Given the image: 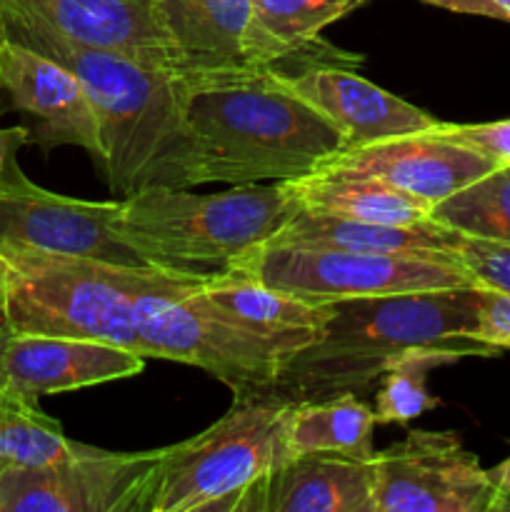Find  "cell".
I'll return each instance as SVG.
<instances>
[{"mask_svg":"<svg viewBox=\"0 0 510 512\" xmlns=\"http://www.w3.org/2000/svg\"><path fill=\"white\" fill-rule=\"evenodd\" d=\"M173 75L198 143L200 185L295 180L348 148L345 135L273 65L183 68Z\"/></svg>","mask_w":510,"mask_h":512,"instance_id":"cell-1","label":"cell"},{"mask_svg":"<svg viewBox=\"0 0 510 512\" xmlns=\"http://www.w3.org/2000/svg\"><path fill=\"white\" fill-rule=\"evenodd\" d=\"M0 28L10 40L63 63L83 83L98 118L100 165L113 193L130 198L148 188L200 185L198 143L170 70L75 43L3 13Z\"/></svg>","mask_w":510,"mask_h":512,"instance_id":"cell-2","label":"cell"},{"mask_svg":"<svg viewBox=\"0 0 510 512\" xmlns=\"http://www.w3.org/2000/svg\"><path fill=\"white\" fill-rule=\"evenodd\" d=\"M320 340L290 355L273 393L290 403L363 395L383 375L388 360L420 345L470 348L480 358L500 350L475 340L478 285L428 293L333 300Z\"/></svg>","mask_w":510,"mask_h":512,"instance_id":"cell-3","label":"cell"},{"mask_svg":"<svg viewBox=\"0 0 510 512\" xmlns=\"http://www.w3.org/2000/svg\"><path fill=\"white\" fill-rule=\"evenodd\" d=\"M290 408L273 390L235 395L203 433L160 448L148 512H265L270 478L293 453Z\"/></svg>","mask_w":510,"mask_h":512,"instance_id":"cell-4","label":"cell"},{"mask_svg":"<svg viewBox=\"0 0 510 512\" xmlns=\"http://www.w3.org/2000/svg\"><path fill=\"white\" fill-rule=\"evenodd\" d=\"M300 203L285 180L245 183L223 193L148 188L120 200L118 233L153 265H230L270 243Z\"/></svg>","mask_w":510,"mask_h":512,"instance_id":"cell-5","label":"cell"},{"mask_svg":"<svg viewBox=\"0 0 510 512\" xmlns=\"http://www.w3.org/2000/svg\"><path fill=\"white\" fill-rule=\"evenodd\" d=\"M150 358L195 365L233 395L273 390L283 355L238 328L203 295L208 273L178 265H113Z\"/></svg>","mask_w":510,"mask_h":512,"instance_id":"cell-6","label":"cell"},{"mask_svg":"<svg viewBox=\"0 0 510 512\" xmlns=\"http://www.w3.org/2000/svg\"><path fill=\"white\" fill-rule=\"evenodd\" d=\"M0 258L5 263L3 328L98 340L150 358L133 303L113 275V263L18 250H0Z\"/></svg>","mask_w":510,"mask_h":512,"instance_id":"cell-7","label":"cell"},{"mask_svg":"<svg viewBox=\"0 0 510 512\" xmlns=\"http://www.w3.org/2000/svg\"><path fill=\"white\" fill-rule=\"evenodd\" d=\"M260 283L308 303L345 298L428 293V290L473 288L475 280L455 255L350 253V250L260 245L225 265Z\"/></svg>","mask_w":510,"mask_h":512,"instance_id":"cell-8","label":"cell"},{"mask_svg":"<svg viewBox=\"0 0 510 512\" xmlns=\"http://www.w3.org/2000/svg\"><path fill=\"white\" fill-rule=\"evenodd\" d=\"M160 450L110 453L78 443L55 463L0 473V512H148Z\"/></svg>","mask_w":510,"mask_h":512,"instance_id":"cell-9","label":"cell"},{"mask_svg":"<svg viewBox=\"0 0 510 512\" xmlns=\"http://www.w3.org/2000/svg\"><path fill=\"white\" fill-rule=\"evenodd\" d=\"M488 470L458 435L410 430L375 455V512H495Z\"/></svg>","mask_w":510,"mask_h":512,"instance_id":"cell-10","label":"cell"},{"mask_svg":"<svg viewBox=\"0 0 510 512\" xmlns=\"http://www.w3.org/2000/svg\"><path fill=\"white\" fill-rule=\"evenodd\" d=\"M120 200L93 203L38 188L23 175L0 183V250L58 253L113 265H153L118 233Z\"/></svg>","mask_w":510,"mask_h":512,"instance_id":"cell-11","label":"cell"},{"mask_svg":"<svg viewBox=\"0 0 510 512\" xmlns=\"http://www.w3.org/2000/svg\"><path fill=\"white\" fill-rule=\"evenodd\" d=\"M0 13L90 48L128 55L150 68L170 73L183 68L155 0H0Z\"/></svg>","mask_w":510,"mask_h":512,"instance_id":"cell-12","label":"cell"},{"mask_svg":"<svg viewBox=\"0 0 510 512\" xmlns=\"http://www.w3.org/2000/svg\"><path fill=\"white\" fill-rule=\"evenodd\" d=\"M3 30V28H0ZM0 88L18 113L35 123L30 138L43 150L78 145L95 160L103 158L98 118L83 83L63 63L10 40L0 43Z\"/></svg>","mask_w":510,"mask_h":512,"instance_id":"cell-13","label":"cell"},{"mask_svg":"<svg viewBox=\"0 0 510 512\" xmlns=\"http://www.w3.org/2000/svg\"><path fill=\"white\" fill-rule=\"evenodd\" d=\"M145 358L98 340L13 333L0 323V385L38 403L43 395L133 378Z\"/></svg>","mask_w":510,"mask_h":512,"instance_id":"cell-14","label":"cell"},{"mask_svg":"<svg viewBox=\"0 0 510 512\" xmlns=\"http://www.w3.org/2000/svg\"><path fill=\"white\" fill-rule=\"evenodd\" d=\"M320 168H343L373 175L435 205L503 165L443 138L430 128L423 133H408L348 148Z\"/></svg>","mask_w":510,"mask_h":512,"instance_id":"cell-15","label":"cell"},{"mask_svg":"<svg viewBox=\"0 0 510 512\" xmlns=\"http://www.w3.org/2000/svg\"><path fill=\"white\" fill-rule=\"evenodd\" d=\"M283 78L300 98L308 100L345 135L348 148L423 133L438 125V120L425 110L395 98L388 90L348 70L308 68L298 75L283 73Z\"/></svg>","mask_w":510,"mask_h":512,"instance_id":"cell-16","label":"cell"},{"mask_svg":"<svg viewBox=\"0 0 510 512\" xmlns=\"http://www.w3.org/2000/svg\"><path fill=\"white\" fill-rule=\"evenodd\" d=\"M203 295L225 320L273 345L283 363L320 340L330 320L328 303H308L230 268L208 273Z\"/></svg>","mask_w":510,"mask_h":512,"instance_id":"cell-17","label":"cell"},{"mask_svg":"<svg viewBox=\"0 0 510 512\" xmlns=\"http://www.w3.org/2000/svg\"><path fill=\"white\" fill-rule=\"evenodd\" d=\"M265 512H375V460L290 453L270 478Z\"/></svg>","mask_w":510,"mask_h":512,"instance_id":"cell-18","label":"cell"},{"mask_svg":"<svg viewBox=\"0 0 510 512\" xmlns=\"http://www.w3.org/2000/svg\"><path fill=\"white\" fill-rule=\"evenodd\" d=\"M155 10L183 68L258 65L250 0H155Z\"/></svg>","mask_w":510,"mask_h":512,"instance_id":"cell-19","label":"cell"},{"mask_svg":"<svg viewBox=\"0 0 510 512\" xmlns=\"http://www.w3.org/2000/svg\"><path fill=\"white\" fill-rule=\"evenodd\" d=\"M455 238H458L455 230L430 218L413 225H390L303 208L270 240V245L350 250V253L453 255Z\"/></svg>","mask_w":510,"mask_h":512,"instance_id":"cell-20","label":"cell"},{"mask_svg":"<svg viewBox=\"0 0 510 512\" xmlns=\"http://www.w3.org/2000/svg\"><path fill=\"white\" fill-rule=\"evenodd\" d=\"M300 208L343 215L370 223L413 225L430 218L433 205L373 175L343 168H318L303 178L285 180Z\"/></svg>","mask_w":510,"mask_h":512,"instance_id":"cell-21","label":"cell"},{"mask_svg":"<svg viewBox=\"0 0 510 512\" xmlns=\"http://www.w3.org/2000/svg\"><path fill=\"white\" fill-rule=\"evenodd\" d=\"M375 410L360 395L345 393L310 403H293L288 415V445L293 453H335L375 460Z\"/></svg>","mask_w":510,"mask_h":512,"instance_id":"cell-22","label":"cell"},{"mask_svg":"<svg viewBox=\"0 0 510 512\" xmlns=\"http://www.w3.org/2000/svg\"><path fill=\"white\" fill-rule=\"evenodd\" d=\"M255 18V60L273 65L318 40L320 30L368 0H250Z\"/></svg>","mask_w":510,"mask_h":512,"instance_id":"cell-23","label":"cell"},{"mask_svg":"<svg viewBox=\"0 0 510 512\" xmlns=\"http://www.w3.org/2000/svg\"><path fill=\"white\" fill-rule=\"evenodd\" d=\"M470 355L478 353L470 348H453V345H420L388 360L380 375L378 393H375V423L405 425L420 418L425 410L438 408L440 400L428 393V373H433L440 365L470 358Z\"/></svg>","mask_w":510,"mask_h":512,"instance_id":"cell-24","label":"cell"},{"mask_svg":"<svg viewBox=\"0 0 510 512\" xmlns=\"http://www.w3.org/2000/svg\"><path fill=\"white\" fill-rule=\"evenodd\" d=\"M78 443L65 438L63 425L45 415L35 400L0 385V473L45 465L73 455Z\"/></svg>","mask_w":510,"mask_h":512,"instance_id":"cell-25","label":"cell"},{"mask_svg":"<svg viewBox=\"0 0 510 512\" xmlns=\"http://www.w3.org/2000/svg\"><path fill=\"white\" fill-rule=\"evenodd\" d=\"M430 220L468 238L510 245V165L435 203Z\"/></svg>","mask_w":510,"mask_h":512,"instance_id":"cell-26","label":"cell"},{"mask_svg":"<svg viewBox=\"0 0 510 512\" xmlns=\"http://www.w3.org/2000/svg\"><path fill=\"white\" fill-rule=\"evenodd\" d=\"M453 255L478 288L498 290L510 295V245L495 243V240L468 238L460 235L455 238Z\"/></svg>","mask_w":510,"mask_h":512,"instance_id":"cell-27","label":"cell"},{"mask_svg":"<svg viewBox=\"0 0 510 512\" xmlns=\"http://www.w3.org/2000/svg\"><path fill=\"white\" fill-rule=\"evenodd\" d=\"M435 133L453 143L465 145L485 158L495 160L498 165H510V120H495V123H440L435 125Z\"/></svg>","mask_w":510,"mask_h":512,"instance_id":"cell-28","label":"cell"},{"mask_svg":"<svg viewBox=\"0 0 510 512\" xmlns=\"http://www.w3.org/2000/svg\"><path fill=\"white\" fill-rule=\"evenodd\" d=\"M475 340L498 350H510V295L478 288Z\"/></svg>","mask_w":510,"mask_h":512,"instance_id":"cell-29","label":"cell"},{"mask_svg":"<svg viewBox=\"0 0 510 512\" xmlns=\"http://www.w3.org/2000/svg\"><path fill=\"white\" fill-rule=\"evenodd\" d=\"M30 140H33L30 138V128H25V125L0 130V183L18 173V150L28 145Z\"/></svg>","mask_w":510,"mask_h":512,"instance_id":"cell-30","label":"cell"},{"mask_svg":"<svg viewBox=\"0 0 510 512\" xmlns=\"http://www.w3.org/2000/svg\"><path fill=\"white\" fill-rule=\"evenodd\" d=\"M423 3L435 5V8L453 10V13H465V15H483V18L493 20H505L508 23V15L495 5V0H423Z\"/></svg>","mask_w":510,"mask_h":512,"instance_id":"cell-31","label":"cell"},{"mask_svg":"<svg viewBox=\"0 0 510 512\" xmlns=\"http://www.w3.org/2000/svg\"><path fill=\"white\" fill-rule=\"evenodd\" d=\"M490 483H493L495 493H498L500 510L510 508V458H505L503 463L495 465V468L488 470Z\"/></svg>","mask_w":510,"mask_h":512,"instance_id":"cell-32","label":"cell"},{"mask_svg":"<svg viewBox=\"0 0 510 512\" xmlns=\"http://www.w3.org/2000/svg\"><path fill=\"white\" fill-rule=\"evenodd\" d=\"M3 303H5V263L0 258V313H3Z\"/></svg>","mask_w":510,"mask_h":512,"instance_id":"cell-33","label":"cell"},{"mask_svg":"<svg viewBox=\"0 0 510 512\" xmlns=\"http://www.w3.org/2000/svg\"><path fill=\"white\" fill-rule=\"evenodd\" d=\"M495 5H498V8L508 15V23H510V0H495Z\"/></svg>","mask_w":510,"mask_h":512,"instance_id":"cell-34","label":"cell"},{"mask_svg":"<svg viewBox=\"0 0 510 512\" xmlns=\"http://www.w3.org/2000/svg\"><path fill=\"white\" fill-rule=\"evenodd\" d=\"M0 43H3V30H0ZM0 93H3V88H0Z\"/></svg>","mask_w":510,"mask_h":512,"instance_id":"cell-35","label":"cell"}]
</instances>
